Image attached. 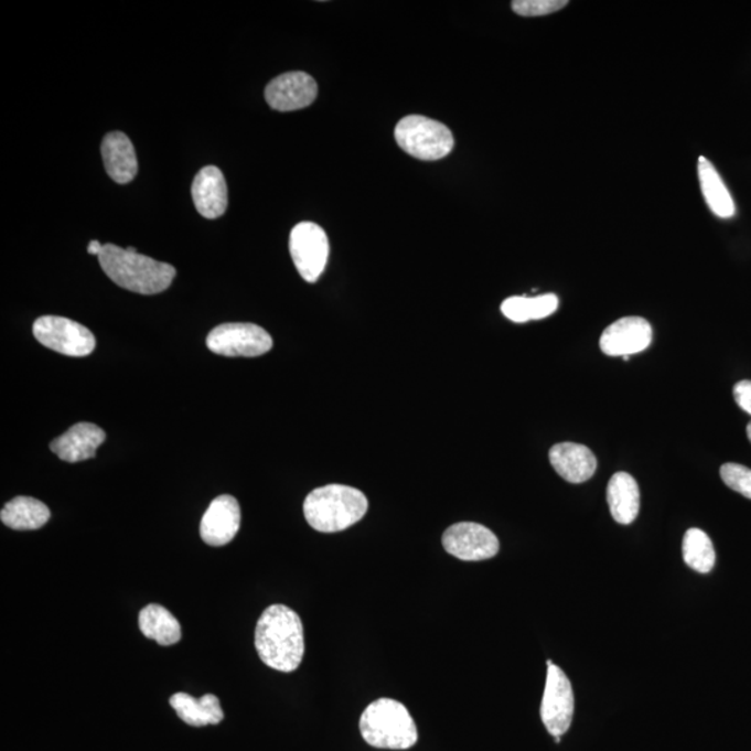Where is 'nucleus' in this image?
I'll use <instances>...</instances> for the list:
<instances>
[{"label":"nucleus","mask_w":751,"mask_h":751,"mask_svg":"<svg viewBox=\"0 0 751 751\" xmlns=\"http://www.w3.org/2000/svg\"><path fill=\"white\" fill-rule=\"evenodd\" d=\"M255 648L269 668L280 673H294L305 654L300 615L283 604L268 607L255 630Z\"/></svg>","instance_id":"1"},{"label":"nucleus","mask_w":751,"mask_h":751,"mask_svg":"<svg viewBox=\"0 0 751 751\" xmlns=\"http://www.w3.org/2000/svg\"><path fill=\"white\" fill-rule=\"evenodd\" d=\"M98 259L114 283L137 294H159L169 289L175 277L172 265L138 254L136 248L105 244Z\"/></svg>","instance_id":"2"},{"label":"nucleus","mask_w":751,"mask_h":751,"mask_svg":"<svg viewBox=\"0 0 751 751\" xmlns=\"http://www.w3.org/2000/svg\"><path fill=\"white\" fill-rule=\"evenodd\" d=\"M369 508L361 490L344 484H328L313 490L303 503L309 526L321 534H337L358 524Z\"/></svg>","instance_id":"3"},{"label":"nucleus","mask_w":751,"mask_h":751,"mask_svg":"<svg viewBox=\"0 0 751 751\" xmlns=\"http://www.w3.org/2000/svg\"><path fill=\"white\" fill-rule=\"evenodd\" d=\"M360 729L365 742L376 749H411L419 738L408 708L393 699H379L367 706L362 712Z\"/></svg>","instance_id":"4"},{"label":"nucleus","mask_w":751,"mask_h":751,"mask_svg":"<svg viewBox=\"0 0 751 751\" xmlns=\"http://www.w3.org/2000/svg\"><path fill=\"white\" fill-rule=\"evenodd\" d=\"M394 136L404 152L428 162L446 158L455 143L452 132L443 122L419 115L405 116L398 122Z\"/></svg>","instance_id":"5"},{"label":"nucleus","mask_w":751,"mask_h":751,"mask_svg":"<svg viewBox=\"0 0 751 751\" xmlns=\"http://www.w3.org/2000/svg\"><path fill=\"white\" fill-rule=\"evenodd\" d=\"M213 354L230 356H260L273 347V340L265 329L254 323H225L212 330L206 339Z\"/></svg>","instance_id":"6"},{"label":"nucleus","mask_w":751,"mask_h":751,"mask_svg":"<svg viewBox=\"0 0 751 751\" xmlns=\"http://www.w3.org/2000/svg\"><path fill=\"white\" fill-rule=\"evenodd\" d=\"M33 333L46 348L67 356H87L95 347L97 340L90 330L72 319L62 317H42L36 319Z\"/></svg>","instance_id":"7"},{"label":"nucleus","mask_w":751,"mask_h":751,"mask_svg":"<svg viewBox=\"0 0 751 751\" xmlns=\"http://www.w3.org/2000/svg\"><path fill=\"white\" fill-rule=\"evenodd\" d=\"M290 254L302 279L317 283L326 269L330 254L326 232L317 223H298L290 234Z\"/></svg>","instance_id":"8"},{"label":"nucleus","mask_w":751,"mask_h":751,"mask_svg":"<svg viewBox=\"0 0 751 751\" xmlns=\"http://www.w3.org/2000/svg\"><path fill=\"white\" fill-rule=\"evenodd\" d=\"M575 697L571 682L556 664L548 665L545 695L540 717L548 733L561 738L571 728Z\"/></svg>","instance_id":"9"},{"label":"nucleus","mask_w":751,"mask_h":751,"mask_svg":"<svg viewBox=\"0 0 751 751\" xmlns=\"http://www.w3.org/2000/svg\"><path fill=\"white\" fill-rule=\"evenodd\" d=\"M444 550L462 561H484L497 556L500 541L489 527L475 522H460L443 535Z\"/></svg>","instance_id":"10"},{"label":"nucleus","mask_w":751,"mask_h":751,"mask_svg":"<svg viewBox=\"0 0 751 751\" xmlns=\"http://www.w3.org/2000/svg\"><path fill=\"white\" fill-rule=\"evenodd\" d=\"M318 84L315 78L303 72H290L271 79L265 89L266 103L279 111L308 108L315 103Z\"/></svg>","instance_id":"11"},{"label":"nucleus","mask_w":751,"mask_h":751,"mask_svg":"<svg viewBox=\"0 0 751 751\" xmlns=\"http://www.w3.org/2000/svg\"><path fill=\"white\" fill-rule=\"evenodd\" d=\"M653 329L646 319L627 317L618 319L604 330L600 348L610 356H631L642 353L652 344Z\"/></svg>","instance_id":"12"},{"label":"nucleus","mask_w":751,"mask_h":751,"mask_svg":"<svg viewBox=\"0 0 751 751\" xmlns=\"http://www.w3.org/2000/svg\"><path fill=\"white\" fill-rule=\"evenodd\" d=\"M242 526V508L233 495H218L213 500L201 521L202 540L212 547L228 545Z\"/></svg>","instance_id":"13"},{"label":"nucleus","mask_w":751,"mask_h":751,"mask_svg":"<svg viewBox=\"0 0 751 751\" xmlns=\"http://www.w3.org/2000/svg\"><path fill=\"white\" fill-rule=\"evenodd\" d=\"M105 439V431L99 426L82 422L72 426L65 434L56 437L51 443V450L62 461H87L97 455L98 447Z\"/></svg>","instance_id":"14"},{"label":"nucleus","mask_w":751,"mask_h":751,"mask_svg":"<svg viewBox=\"0 0 751 751\" xmlns=\"http://www.w3.org/2000/svg\"><path fill=\"white\" fill-rule=\"evenodd\" d=\"M193 201L196 211L206 218L225 215L228 206V191L225 175L216 167L201 169L193 181Z\"/></svg>","instance_id":"15"},{"label":"nucleus","mask_w":751,"mask_h":751,"mask_svg":"<svg viewBox=\"0 0 751 751\" xmlns=\"http://www.w3.org/2000/svg\"><path fill=\"white\" fill-rule=\"evenodd\" d=\"M548 457L558 475L573 484L588 482L598 469V458L583 444H556Z\"/></svg>","instance_id":"16"},{"label":"nucleus","mask_w":751,"mask_h":751,"mask_svg":"<svg viewBox=\"0 0 751 751\" xmlns=\"http://www.w3.org/2000/svg\"><path fill=\"white\" fill-rule=\"evenodd\" d=\"M103 158L106 173L117 184H129L138 173L135 146L121 131L109 132L103 141Z\"/></svg>","instance_id":"17"},{"label":"nucleus","mask_w":751,"mask_h":751,"mask_svg":"<svg viewBox=\"0 0 751 751\" xmlns=\"http://www.w3.org/2000/svg\"><path fill=\"white\" fill-rule=\"evenodd\" d=\"M607 501L612 518L618 524L631 525L635 522L641 509V492L635 478L626 472L615 473L607 489Z\"/></svg>","instance_id":"18"},{"label":"nucleus","mask_w":751,"mask_h":751,"mask_svg":"<svg viewBox=\"0 0 751 751\" xmlns=\"http://www.w3.org/2000/svg\"><path fill=\"white\" fill-rule=\"evenodd\" d=\"M170 706L174 708L180 719L191 727L217 726L225 718L221 701L215 695H205L201 699H195L180 691L170 697Z\"/></svg>","instance_id":"19"},{"label":"nucleus","mask_w":751,"mask_h":751,"mask_svg":"<svg viewBox=\"0 0 751 751\" xmlns=\"http://www.w3.org/2000/svg\"><path fill=\"white\" fill-rule=\"evenodd\" d=\"M0 519L13 530H36L51 519V511L42 501L20 495L4 505Z\"/></svg>","instance_id":"20"},{"label":"nucleus","mask_w":751,"mask_h":751,"mask_svg":"<svg viewBox=\"0 0 751 751\" xmlns=\"http://www.w3.org/2000/svg\"><path fill=\"white\" fill-rule=\"evenodd\" d=\"M140 630L143 636L161 644V646H173L181 641L180 622L175 620L172 612L159 604H149L142 609L138 616Z\"/></svg>","instance_id":"21"},{"label":"nucleus","mask_w":751,"mask_h":751,"mask_svg":"<svg viewBox=\"0 0 751 751\" xmlns=\"http://www.w3.org/2000/svg\"><path fill=\"white\" fill-rule=\"evenodd\" d=\"M697 169H699L702 195H705L707 205L714 215L722 218L734 216L737 207H734L732 195L729 193L727 185L723 184L722 179L719 178L714 164L705 157H700Z\"/></svg>","instance_id":"22"},{"label":"nucleus","mask_w":751,"mask_h":751,"mask_svg":"<svg viewBox=\"0 0 751 751\" xmlns=\"http://www.w3.org/2000/svg\"><path fill=\"white\" fill-rule=\"evenodd\" d=\"M558 309V297L556 294L529 297H511L501 305V312L509 321L525 323L529 321H540L552 315Z\"/></svg>","instance_id":"23"},{"label":"nucleus","mask_w":751,"mask_h":751,"mask_svg":"<svg viewBox=\"0 0 751 751\" xmlns=\"http://www.w3.org/2000/svg\"><path fill=\"white\" fill-rule=\"evenodd\" d=\"M682 552L687 567L695 569L699 573H708L716 566V550H714L710 537L700 529H689L686 532Z\"/></svg>","instance_id":"24"},{"label":"nucleus","mask_w":751,"mask_h":751,"mask_svg":"<svg viewBox=\"0 0 751 751\" xmlns=\"http://www.w3.org/2000/svg\"><path fill=\"white\" fill-rule=\"evenodd\" d=\"M719 472L729 489L751 500V469L729 462L722 465Z\"/></svg>","instance_id":"25"},{"label":"nucleus","mask_w":751,"mask_h":751,"mask_svg":"<svg viewBox=\"0 0 751 751\" xmlns=\"http://www.w3.org/2000/svg\"><path fill=\"white\" fill-rule=\"evenodd\" d=\"M568 7L567 0H515L513 10L524 18H536L558 12Z\"/></svg>","instance_id":"26"},{"label":"nucleus","mask_w":751,"mask_h":751,"mask_svg":"<svg viewBox=\"0 0 751 751\" xmlns=\"http://www.w3.org/2000/svg\"><path fill=\"white\" fill-rule=\"evenodd\" d=\"M734 401L743 409L744 412L751 415V382L742 380L737 383L733 387Z\"/></svg>","instance_id":"27"},{"label":"nucleus","mask_w":751,"mask_h":751,"mask_svg":"<svg viewBox=\"0 0 751 751\" xmlns=\"http://www.w3.org/2000/svg\"><path fill=\"white\" fill-rule=\"evenodd\" d=\"M103 248H104L103 244L97 242V239H93V242L88 244L87 250L89 255H97V257H99L100 250H103Z\"/></svg>","instance_id":"28"},{"label":"nucleus","mask_w":751,"mask_h":751,"mask_svg":"<svg viewBox=\"0 0 751 751\" xmlns=\"http://www.w3.org/2000/svg\"><path fill=\"white\" fill-rule=\"evenodd\" d=\"M748 437H749V440L751 441V423H749V426H748Z\"/></svg>","instance_id":"29"}]
</instances>
